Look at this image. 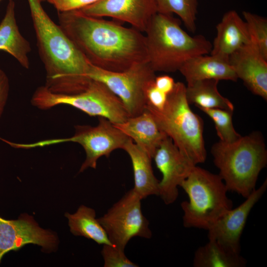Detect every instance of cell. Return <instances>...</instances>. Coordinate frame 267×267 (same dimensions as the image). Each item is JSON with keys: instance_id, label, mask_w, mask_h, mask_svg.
<instances>
[{"instance_id": "21", "label": "cell", "mask_w": 267, "mask_h": 267, "mask_svg": "<svg viewBox=\"0 0 267 267\" xmlns=\"http://www.w3.org/2000/svg\"><path fill=\"white\" fill-rule=\"evenodd\" d=\"M246 264L247 260L240 253L210 239L195 251L193 260L194 267H244Z\"/></svg>"}, {"instance_id": "20", "label": "cell", "mask_w": 267, "mask_h": 267, "mask_svg": "<svg viewBox=\"0 0 267 267\" xmlns=\"http://www.w3.org/2000/svg\"><path fill=\"white\" fill-rule=\"evenodd\" d=\"M123 149L131 160L134 178L133 189L141 199L150 195H159V181L153 173L151 165L152 158L130 138Z\"/></svg>"}, {"instance_id": "9", "label": "cell", "mask_w": 267, "mask_h": 267, "mask_svg": "<svg viewBox=\"0 0 267 267\" xmlns=\"http://www.w3.org/2000/svg\"><path fill=\"white\" fill-rule=\"evenodd\" d=\"M89 77L105 84L122 101L129 117L145 110L146 91L156 77L148 61L137 63L123 72L107 71L91 64Z\"/></svg>"}, {"instance_id": "11", "label": "cell", "mask_w": 267, "mask_h": 267, "mask_svg": "<svg viewBox=\"0 0 267 267\" xmlns=\"http://www.w3.org/2000/svg\"><path fill=\"white\" fill-rule=\"evenodd\" d=\"M153 158L162 174L159 184V196L166 205L172 204L178 195V187L196 165L180 152L168 136L162 141Z\"/></svg>"}, {"instance_id": "12", "label": "cell", "mask_w": 267, "mask_h": 267, "mask_svg": "<svg viewBox=\"0 0 267 267\" xmlns=\"http://www.w3.org/2000/svg\"><path fill=\"white\" fill-rule=\"evenodd\" d=\"M267 188V179L255 188L239 206L219 218L208 230V239L214 240L225 248L240 253V238L248 217Z\"/></svg>"}, {"instance_id": "8", "label": "cell", "mask_w": 267, "mask_h": 267, "mask_svg": "<svg viewBox=\"0 0 267 267\" xmlns=\"http://www.w3.org/2000/svg\"><path fill=\"white\" fill-rule=\"evenodd\" d=\"M95 126L76 125L75 133L70 137L49 139L34 143H21L22 149L41 147L67 142L80 144L86 157L80 169L82 172L88 168L95 169L97 160L102 156L108 157L112 152L122 149L130 137L108 119L99 117Z\"/></svg>"}, {"instance_id": "5", "label": "cell", "mask_w": 267, "mask_h": 267, "mask_svg": "<svg viewBox=\"0 0 267 267\" xmlns=\"http://www.w3.org/2000/svg\"><path fill=\"white\" fill-rule=\"evenodd\" d=\"M186 86L176 83L161 110L146 105L159 129L171 138L180 152L194 165L207 158L203 137V122L190 107L185 94Z\"/></svg>"}, {"instance_id": "18", "label": "cell", "mask_w": 267, "mask_h": 267, "mask_svg": "<svg viewBox=\"0 0 267 267\" xmlns=\"http://www.w3.org/2000/svg\"><path fill=\"white\" fill-rule=\"evenodd\" d=\"M114 125L152 158L162 141L168 136L161 131L146 109L136 116L129 117L123 123Z\"/></svg>"}, {"instance_id": "2", "label": "cell", "mask_w": 267, "mask_h": 267, "mask_svg": "<svg viewBox=\"0 0 267 267\" xmlns=\"http://www.w3.org/2000/svg\"><path fill=\"white\" fill-rule=\"evenodd\" d=\"M35 29L37 47L46 73L45 87L60 94L78 93L92 81L90 63L54 23L40 0H27Z\"/></svg>"}, {"instance_id": "30", "label": "cell", "mask_w": 267, "mask_h": 267, "mask_svg": "<svg viewBox=\"0 0 267 267\" xmlns=\"http://www.w3.org/2000/svg\"><path fill=\"white\" fill-rule=\"evenodd\" d=\"M9 91V82L5 73L0 69V119L5 106Z\"/></svg>"}, {"instance_id": "6", "label": "cell", "mask_w": 267, "mask_h": 267, "mask_svg": "<svg viewBox=\"0 0 267 267\" xmlns=\"http://www.w3.org/2000/svg\"><path fill=\"white\" fill-rule=\"evenodd\" d=\"M180 186L188 197L181 203L183 224L186 228L208 230L222 215L232 208L228 191L219 175L195 166Z\"/></svg>"}, {"instance_id": "7", "label": "cell", "mask_w": 267, "mask_h": 267, "mask_svg": "<svg viewBox=\"0 0 267 267\" xmlns=\"http://www.w3.org/2000/svg\"><path fill=\"white\" fill-rule=\"evenodd\" d=\"M31 102L41 110L68 105L89 116L105 118L114 124L123 123L129 118L120 99L105 84L93 80L86 89L71 94L54 93L44 86H41L34 92Z\"/></svg>"}, {"instance_id": "23", "label": "cell", "mask_w": 267, "mask_h": 267, "mask_svg": "<svg viewBox=\"0 0 267 267\" xmlns=\"http://www.w3.org/2000/svg\"><path fill=\"white\" fill-rule=\"evenodd\" d=\"M65 216L68 219L70 231L74 235L91 239L98 244L113 245L96 218L94 209L81 205L75 213H66Z\"/></svg>"}, {"instance_id": "3", "label": "cell", "mask_w": 267, "mask_h": 267, "mask_svg": "<svg viewBox=\"0 0 267 267\" xmlns=\"http://www.w3.org/2000/svg\"><path fill=\"white\" fill-rule=\"evenodd\" d=\"M144 32L148 62L155 72L179 71L189 59L210 53L212 49L204 36H190L171 14L157 12Z\"/></svg>"}, {"instance_id": "24", "label": "cell", "mask_w": 267, "mask_h": 267, "mask_svg": "<svg viewBox=\"0 0 267 267\" xmlns=\"http://www.w3.org/2000/svg\"><path fill=\"white\" fill-rule=\"evenodd\" d=\"M157 12L177 15L189 31H196L198 0H155Z\"/></svg>"}, {"instance_id": "33", "label": "cell", "mask_w": 267, "mask_h": 267, "mask_svg": "<svg viewBox=\"0 0 267 267\" xmlns=\"http://www.w3.org/2000/svg\"><path fill=\"white\" fill-rule=\"evenodd\" d=\"M1 0H0V2Z\"/></svg>"}, {"instance_id": "4", "label": "cell", "mask_w": 267, "mask_h": 267, "mask_svg": "<svg viewBox=\"0 0 267 267\" xmlns=\"http://www.w3.org/2000/svg\"><path fill=\"white\" fill-rule=\"evenodd\" d=\"M211 153L227 191L247 197L256 188L259 174L267 164L261 133L254 132L231 143L220 140L212 147Z\"/></svg>"}, {"instance_id": "25", "label": "cell", "mask_w": 267, "mask_h": 267, "mask_svg": "<svg viewBox=\"0 0 267 267\" xmlns=\"http://www.w3.org/2000/svg\"><path fill=\"white\" fill-rule=\"evenodd\" d=\"M213 121L220 141L231 143L241 135L235 130L232 121L233 111L220 108H199Z\"/></svg>"}, {"instance_id": "19", "label": "cell", "mask_w": 267, "mask_h": 267, "mask_svg": "<svg viewBox=\"0 0 267 267\" xmlns=\"http://www.w3.org/2000/svg\"><path fill=\"white\" fill-rule=\"evenodd\" d=\"M0 50L12 55L24 68L29 69L30 43L21 34L15 17V3L8 0L4 16L0 23Z\"/></svg>"}, {"instance_id": "13", "label": "cell", "mask_w": 267, "mask_h": 267, "mask_svg": "<svg viewBox=\"0 0 267 267\" xmlns=\"http://www.w3.org/2000/svg\"><path fill=\"white\" fill-rule=\"evenodd\" d=\"M30 243L50 250L56 245L57 238L51 232L41 228L27 214L16 220H4L0 217V263L9 251L19 250Z\"/></svg>"}, {"instance_id": "26", "label": "cell", "mask_w": 267, "mask_h": 267, "mask_svg": "<svg viewBox=\"0 0 267 267\" xmlns=\"http://www.w3.org/2000/svg\"><path fill=\"white\" fill-rule=\"evenodd\" d=\"M251 39L263 55L267 59V19L265 17L244 11L242 12Z\"/></svg>"}, {"instance_id": "28", "label": "cell", "mask_w": 267, "mask_h": 267, "mask_svg": "<svg viewBox=\"0 0 267 267\" xmlns=\"http://www.w3.org/2000/svg\"><path fill=\"white\" fill-rule=\"evenodd\" d=\"M168 95L155 86L154 82L146 89L147 105L158 109H162L167 101Z\"/></svg>"}, {"instance_id": "1", "label": "cell", "mask_w": 267, "mask_h": 267, "mask_svg": "<svg viewBox=\"0 0 267 267\" xmlns=\"http://www.w3.org/2000/svg\"><path fill=\"white\" fill-rule=\"evenodd\" d=\"M58 15L59 25L91 64L119 72L148 61L145 35L133 27L78 9Z\"/></svg>"}, {"instance_id": "10", "label": "cell", "mask_w": 267, "mask_h": 267, "mask_svg": "<svg viewBox=\"0 0 267 267\" xmlns=\"http://www.w3.org/2000/svg\"><path fill=\"white\" fill-rule=\"evenodd\" d=\"M141 200L132 188L98 219L114 246L125 250L134 237H151L149 221L142 212Z\"/></svg>"}, {"instance_id": "31", "label": "cell", "mask_w": 267, "mask_h": 267, "mask_svg": "<svg viewBox=\"0 0 267 267\" xmlns=\"http://www.w3.org/2000/svg\"><path fill=\"white\" fill-rule=\"evenodd\" d=\"M176 83L172 77L167 75L156 76L154 81L157 88L167 95L173 91Z\"/></svg>"}, {"instance_id": "27", "label": "cell", "mask_w": 267, "mask_h": 267, "mask_svg": "<svg viewBox=\"0 0 267 267\" xmlns=\"http://www.w3.org/2000/svg\"><path fill=\"white\" fill-rule=\"evenodd\" d=\"M101 254L104 267H137L138 266L130 260L124 250L113 245H103Z\"/></svg>"}, {"instance_id": "32", "label": "cell", "mask_w": 267, "mask_h": 267, "mask_svg": "<svg viewBox=\"0 0 267 267\" xmlns=\"http://www.w3.org/2000/svg\"><path fill=\"white\" fill-rule=\"evenodd\" d=\"M41 0V1H42H42H45V0H46V1H47L48 2L50 0Z\"/></svg>"}, {"instance_id": "15", "label": "cell", "mask_w": 267, "mask_h": 267, "mask_svg": "<svg viewBox=\"0 0 267 267\" xmlns=\"http://www.w3.org/2000/svg\"><path fill=\"white\" fill-rule=\"evenodd\" d=\"M238 79L253 94L267 100V59L251 39L228 58Z\"/></svg>"}, {"instance_id": "17", "label": "cell", "mask_w": 267, "mask_h": 267, "mask_svg": "<svg viewBox=\"0 0 267 267\" xmlns=\"http://www.w3.org/2000/svg\"><path fill=\"white\" fill-rule=\"evenodd\" d=\"M179 71L187 84L204 80L236 82L238 79L228 58L212 54L200 55L189 59Z\"/></svg>"}, {"instance_id": "22", "label": "cell", "mask_w": 267, "mask_h": 267, "mask_svg": "<svg viewBox=\"0 0 267 267\" xmlns=\"http://www.w3.org/2000/svg\"><path fill=\"white\" fill-rule=\"evenodd\" d=\"M216 80H204L187 84L185 94L189 104L199 108H220L234 111L233 104L219 92Z\"/></svg>"}, {"instance_id": "14", "label": "cell", "mask_w": 267, "mask_h": 267, "mask_svg": "<svg viewBox=\"0 0 267 267\" xmlns=\"http://www.w3.org/2000/svg\"><path fill=\"white\" fill-rule=\"evenodd\" d=\"M78 10L88 15L128 23L141 32L157 13L155 0H99Z\"/></svg>"}, {"instance_id": "29", "label": "cell", "mask_w": 267, "mask_h": 267, "mask_svg": "<svg viewBox=\"0 0 267 267\" xmlns=\"http://www.w3.org/2000/svg\"><path fill=\"white\" fill-rule=\"evenodd\" d=\"M99 0H50L48 2L52 4L58 12H63L81 9Z\"/></svg>"}, {"instance_id": "16", "label": "cell", "mask_w": 267, "mask_h": 267, "mask_svg": "<svg viewBox=\"0 0 267 267\" xmlns=\"http://www.w3.org/2000/svg\"><path fill=\"white\" fill-rule=\"evenodd\" d=\"M216 31L210 53L212 55L228 58L251 40L246 22L234 10L224 13Z\"/></svg>"}]
</instances>
